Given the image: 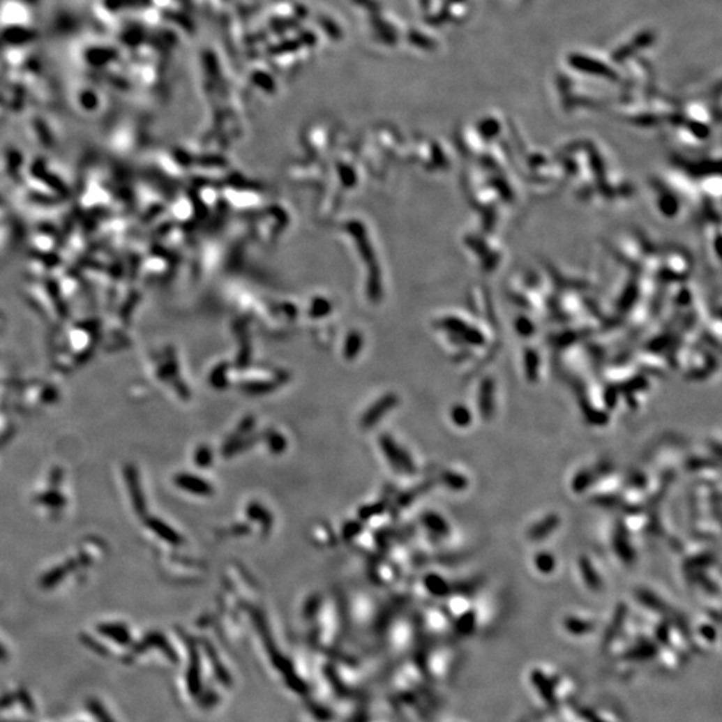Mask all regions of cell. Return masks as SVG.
I'll return each instance as SVG.
<instances>
[{
    "instance_id": "cell-1",
    "label": "cell",
    "mask_w": 722,
    "mask_h": 722,
    "mask_svg": "<svg viewBox=\"0 0 722 722\" xmlns=\"http://www.w3.org/2000/svg\"><path fill=\"white\" fill-rule=\"evenodd\" d=\"M181 484L185 488H189V490H193V491H198V494H208V491H210V487H209L206 483H204V481H201V479L190 478V476H185L183 481H181Z\"/></svg>"
}]
</instances>
